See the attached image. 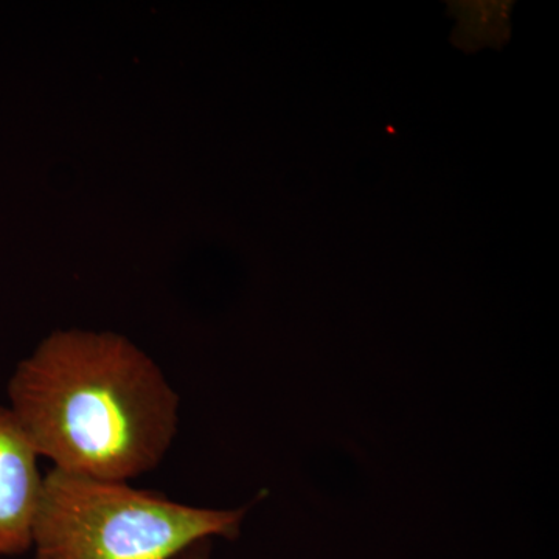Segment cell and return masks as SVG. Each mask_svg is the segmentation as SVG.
I'll return each instance as SVG.
<instances>
[{
  "instance_id": "cell-4",
  "label": "cell",
  "mask_w": 559,
  "mask_h": 559,
  "mask_svg": "<svg viewBox=\"0 0 559 559\" xmlns=\"http://www.w3.org/2000/svg\"><path fill=\"white\" fill-rule=\"evenodd\" d=\"M460 20L465 28L463 43L471 46L474 43H502L503 35L509 33L507 7L503 3H463Z\"/></svg>"
},
{
  "instance_id": "cell-2",
  "label": "cell",
  "mask_w": 559,
  "mask_h": 559,
  "mask_svg": "<svg viewBox=\"0 0 559 559\" xmlns=\"http://www.w3.org/2000/svg\"><path fill=\"white\" fill-rule=\"evenodd\" d=\"M249 509H201L128 481L51 469L32 549L35 559H171L200 540L237 539Z\"/></svg>"
},
{
  "instance_id": "cell-3",
  "label": "cell",
  "mask_w": 559,
  "mask_h": 559,
  "mask_svg": "<svg viewBox=\"0 0 559 559\" xmlns=\"http://www.w3.org/2000/svg\"><path fill=\"white\" fill-rule=\"evenodd\" d=\"M38 452L9 407H0V557L33 547V528L43 498Z\"/></svg>"
},
{
  "instance_id": "cell-1",
  "label": "cell",
  "mask_w": 559,
  "mask_h": 559,
  "mask_svg": "<svg viewBox=\"0 0 559 559\" xmlns=\"http://www.w3.org/2000/svg\"><path fill=\"white\" fill-rule=\"evenodd\" d=\"M11 414L53 469L128 481L160 465L178 436L180 401L127 337L57 331L14 371Z\"/></svg>"
},
{
  "instance_id": "cell-5",
  "label": "cell",
  "mask_w": 559,
  "mask_h": 559,
  "mask_svg": "<svg viewBox=\"0 0 559 559\" xmlns=\"http://www.w3.org/2000/svg\"><path fill=\"white\" fill-rule=\"evenodd\" d=\"M210 551H212V539H204L193 544L189 549L180 551L171 559H210Z\"/></svg>"
}]
</instances>
